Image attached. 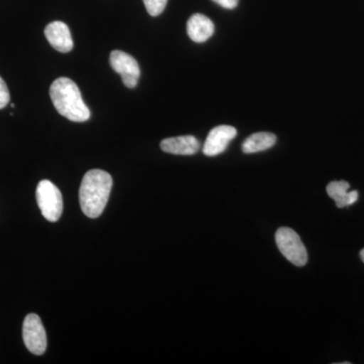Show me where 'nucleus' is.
Returning a JSON list of instances; mask_svg holds the SVG:
<instances>
[{
	"label": "nucleus",
	"mask_w": 364,
	"mask_h": 364,
	"mask_svg": "<svg viewBox=\"0 0 364 364\" xmlns=\"http://www.w3.org/2000/svg\"><path fill=\"white\" fill-rule=\"evenodd\" d=\"M112 188L111 174L104 170L86 172L79 188V203L86 217L95 219L104 212Z\"/></svg>",
	"instance_id": "1"
},
{
	"label": "nucleus",
	"mask_w": 364,
	"mask_h": 364,
	"mask_svg": "<svg viewBox=\"0 0 364 364\" xmlns=\"http://www.w3.org/2000/svg\"><path fill=\"white\" fill-rule=\"evenodd\" d=\"M50 97L61 116L77 123L90 119V109L83 102L78 86L71 79H56L50 87Z\"/></svg>",
	"instance_id": "2"
},
{
	"label": "nucleus",
	"mask_w": 364,
	"mask_h": 364,
	"mask_svg": "<svg viewBox=\"0 0 364 364\" xmlns=\"http://www.w3.org/2000/svg\"><path fill=\"white\" fill-rule=\"evenodd\" d=\"M275 242L280 253L296 267H305L308 262V252L303 242L291 228H279L275 234Z\"/></svg>",
	"instance_id": "3"
},
{
	"label": "nucleus",
	"mask_w": 364,
	"mask_h": 364,
	"mask_svg": "<svg viewBox=\"0 0 364 364\" xmlns=\"http://www.w3.org/2000/svg\"><path fill=\"white\" fill-rule=\"evenodd\" d=\"M37 202L42 215L49 222H57L63 212V198L59 188L50 181L39 182L37 188Z\"/></svg>",
	"instance_id": "4"
},
{
	"label": "nucleus",
	"mask_w": 364,
	"mask_h": 364,
	"mask_svg": "<svg viewBox=\"0 0 364 364\" xmlns=\"http://www.w3.org/2000/svg\"><path fill=\"white\" fill-rule=\"evenodd\" d=\"M23 339L26 348L35 355H42L47 349V335L39 316L28 314L23 325Z\"/></svg>",
	"instance_id": "5"
},
{
	"label": "nucleus",
	"mask_w": 364,
	"mask_h": 364,
	"mask_svg": "<svg viewBox=\"0 0 364 364\" xmlns=\"http://www.w3.org/2000/svg\"><path fill=\"white\" fill-rule=\"evenodd\" d=\"M109 62L112 69L122 76L127 87H136L140 77V67L134 57L123 51L114 50L111 53Z\"/></svg>",
	"instance_id": "6"
},
{
	"label": "nucleus",
	"mask_w": 364,
	"mask_h": 364,
	"mask_svg": "<svg viewBox=\"0 0 364 364\" xmlns=\"http://www.w3.org/2000/svg\"><path fill=\"white\" fill-rule=\"evenodd\" d=\"M236 136L237 130L234 127L226 126V124L215 127L210 132L205 140L203 148V154L208 157L221 154Z\"/></svg>",
	"instance_id": "7"
},
{
	"label": "nucleus",
	"mask_w": 364,
	"mask_h": 364,
	"mask_svg": "<svg viewBox=\"0 0 364 364\" xmlns=\"http://www.w3.org/2000/svg\"><path fill=\"white\" fill-rule=\"evenodd\" d=\"M45 36L48 42L60 53H68L73 49L70 30L62 21H53L45 28Z\"/></svg>",
	"instance_id": "8"
},
{
	"label": "nucleus",
	"mask_w": 364,
	"mask_h": 364,
	"mask_svg": "<svg viewBox=\"0 0 364 364\" xmlns=\"http://www.w3.org/2000/svg\"><path fill=\"white\" fill-rule=\"evenodd\" d=\"M160 147L170 154L193 155L200 150V144L193 136H179L164 139Z\"/></svg>",
	"instance_id": "9"
},
{
	"label": "nucleus",
	"mask_w": 364,
	"mask_h": 364,
	"mask_svg": "<svg viewBox=\"0 0 364 364\" xmlns=\"http://www.w3.org/2000/svg\"><path fill=\"white\" fill-rule=\"evenodd\" d=\"M215 32L214 23L202 14H196L188 21L189 38L196 43H205Z\"/></svg>",
	"instance_id": "10"
},
{
	"label": "nucleus",
	"mask_w": 364,
	"mask_h": 364,
	"mask_svg": "<svg viewBox=\"0 0 364 364\" xmlns=\"http://www.w3.org/2000/svg\"><path fill=\"white\" fill-rule=\"evenodd\" d=\"M348 182L344 181H332L327 186V193L336 203L337 208L348 207L358 202V191H348Z\"/></svg>",
	"instance_id": "11"
},
{
	"label": "nucleus",
	"mask_w": 364,
	"mask_h": 364,
	"mask_svg": "<svg viewBox=\"0 0 364 364\" xmlns=\"http://www.w3.org/2000/svg\"><path fill=\"white\" fill-rule=\"evenodd\" d=\"M275 143H277V136L274 134L261 132L248 136L242 145V151L245 154L261 152V151L270 149Z\"/></svg>",
	"instance_id": "12"
},
{
	"label": "nucleus",
	"mask_w": 364,
	"mask_h": 364,
	"mask_svg": "<svg viewBox=\"0 0 364 364\" xmlns=\"http://www.w3.org/2000/svg\"><path fill=\"white\" fill-rule=\"evenodd\" d=\"M143 1L148 14L152 16L161 14L167 4V0H143Z\"/></svg>",
	"instance_id": "13"
},
{
	"label": "nucleus",
	"mask_w": 364,
	"mask_h": 364,
	"mask_svg": "<svg viewBox=\"0 0 364 364\" xmlns=\"http://www.w3.org/2000/svg\"><path fill=\"white\" fill-rule=\"evenodd\" d=\"M11 95H9V87L4 79L0 77V109H4L9 104Z\"/></svg>",
	"instance_id": "14"
},
{
	"label": "nucleus",
	"mask_w": 364,
	"mask_h": 364,
	"mask_svg": "<svg viewBox=\"0 0 364 364\" xmlns=\"http://www.w3.org/2000/svg\"><path fill=\"white\" fill-rule=\"evenodd\" d=\"M213 1L224 7V9H233L238 6L239 0H213Z\"/></svg>",
	"instance_id": "15"
},
{
	"label": "nucleus",
	"mask_w": 364,
	"mask_h": 364,
	"mask_svg": "<svg viewBox=\"0 0 364 364\" xmlns=\"http://www.w3.org/2000/svg\"><path fill=\"white\" fill-rule=\"evenodd\" d=\"M360 258L361 260H363V262L364 263V248L363 250L360 251Z\"/></svg>",
	"instance_id": "16"
}]
</instances>
